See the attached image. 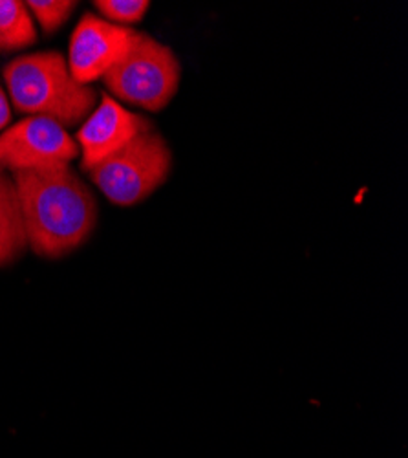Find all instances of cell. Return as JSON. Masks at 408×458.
I'll list each match as a JSON object with an SVG mask.
<instances>
[{
	"instance_id": "obj_1",
	"label": "cell",
	"mask_w": 408,
	"mask_h": 458,
	"mask_svg": "<svg viewBox=\"0 0 408 458\" xmlns=\"http://www.w3.org/2000/svg\"><path fill=\"white\" fill-rule=\"evenodd\" d=\"M28 246L35 255L61 259L81 248L97 225V202L70 165L12 173Z\"/></svg>"
},
{
	"instance_id": "obj_2",
	"label": "cell",
	"mask_w": 408,
	"mask_h": 458,
	"mask_svg": "<svg viewBox=\"0 0 408 458\" xmlns=\"http://www.w3.org/2000/svg\"><path fill=\"white\" fill-rule=\"evenodd\" d=\"M4 81L17 112L50 118L64 129L85 123L97 103V92L73 80L59 52L13 59L4 68Z\"/></svg>"
},
{
	"instance_id": "obj_3",
	"label": "cell",
	"mask_w": 408,
	"mask_h": 458,
	"mask_svg": "<svg viewBox=\"0 0 408 458\" xmlns=\"http://www.w3.org/2000/svg\"><path fill=\"white\" fill-rule=\"evenodd\" d=\"M172 152L154 131L143 132L88 171L92 183L116 206H134L165 183Z\"/></svg>"
},
{
	"instance_id": "obj_4",
	"label": "cell",
	"mask_w": 408,
	"mask_h": 458,
	"mask_svg": "<svg viewBox=\"0 0 408 458\" xmlns=\"http://www.w3.org/2000/svg\"><path fill=\"white\" fill-rule=\"evenodd\" d=\"M174 52L146 33H136L127 55L103 78L112 98L145 110H163L179 87Z\"/></svg>"
},
{
	"instance_id": "obj_5",
	"label": "cell",
	"mask_w": 408,
	"mask_h": 458,
	"mask_svg": "<svg viewBox=\"0 0 408 458\" xmlns=\"http://www.w3.org/2000/svg\"><path fill=\"white\" fill-rule=\"evenodd\" d=\"M78 157V141L50 118L28 116L0 136V169L3 171L17 173L70 165Z\"/></svg>"
},
{
	"instance_id": "obj_6",
	"label": "cell",
	"mask_w": 408,
	"mask_h": 458,
	"mask_svg": "<svg viewBox=\"0 0 408 458\" xmlns=\"http://www.w3.org/2000/svg\"><path fill=\"white\" fill-rule=\"evenodd\" d=\"M137 31L85 13L70 39L68 68L73 80L88 85L103 80L129 52Z\"/></svg>"
},
{
	"instance_id": "obj_7",
	"label": "cell",
	"mask_w": 408,
	"mask_h": 458,
	"mask_svg": "<svg viewBox=\"0 0 408 458\" xmlns=\"http://www.w3.org/2000/svg\"><path fill=\"white\" fill-rule=\"evenodd\" d=\"M153 131V125L139 114L121 106L112 96L104 94L99 106L78 131L81 169L88 173L110 155L123 148L136 136Z\"/></svg>"
},
{
	"instance_id": "obj_8",
	"label": "cell",
	"mask_w": 408,
	"mask_h": 458,
	"mask_svg": "<svg viewBox=\"0 0 408 458\" xmlns=\"http://www.w3.org/2000/svg\"><path fill=\"white\" fill-rule=\"evenodd\" d=\"M28 248L17 187L12 173L0 169V268L13 264Z\"/></svg>"
},
{
	"instance_id": "obj_9",
	"label": "cell",
	"mask_w": 408,
	"mask_h": 458,
	"mask_svg": "<svg viewBox=\"0 0 408 458\" xmlns=\"http://www.w3.org/2000/svg\"><path fill=\"white\" fill-rule=\"evenodd\" d=\"M35 43V22L26 3L0 0V54L24 50Z\"/></svg>"
},
{
	"instance_id": "obj_10",
	"label": "cell",
	"mask_w": 408,
	"mask_h": 458,
	"mask_svg": "<svg viewBox=\"0 0 408 458\" xmlns=\"http://www.w3.org/2000/svg\"><path fill=\"white\" fill-rule=\"evenodd\" d=\"M26 6L29 13H33L35 21L41 24L43 31L52 35L66 24L73 10L78 8V3H71V0H29Z\"/></svg>"
},
{
	"instance_id": "obj_11",
	"label": "cell",
	"mask_w": 408,
	"mask_h": 458,
	"mask_svg": "<svg viewBox=\"0 0 408 458\" xmlns=\"http://www.w3.org/2000/svg\"><path fill=\"white\" fill-rule=\"evenodd\" d=\"M94 6L106 22L129 28L145 17L151 4L146 0H96Z\"/></svg>"
},
{
	"instance_id": "obj_12",
	"label": "cell",
	"mask_w": 408,
	"mask_h": 458,
	"mask_svg": "<svg viewBox=\"0 0 408 458\" xmlns=\"http://www.w3.org/2000/svg\"><path fill=\"white\" fill-rule=\"evenodd\" d=\"M12 120V110H10V101L6 92L0 87V131L6 129Z\"/></svg>"
}]
</instances>
